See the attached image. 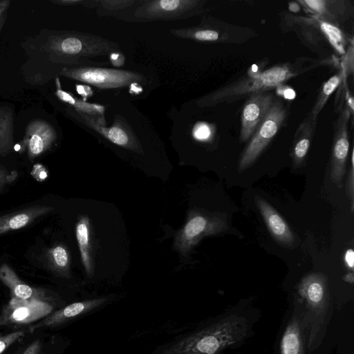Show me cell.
<instances>
[{
  "label": "cell",
  "instance_id": "obj_1",
  "mask_svg": "<svg viewBox=\"0 0 354 354\" xmlns=\"http://www.w3.org/2000/svg\"><path fill=\"white\" fill-rule=\"evenodd\" d=\"M261 316V309L253 300L241 299L157 346L149 354H242Z\"/></svg>",
  "mask_w": 354,
  "mask_h": 354
},
{
  "label": "cell",
  "instance_id": "obj_2",
  "mask_svg": "<svg viewBox=\"0 0 354 354\" xmlns=\"http://www.w3.org/2000/svg\"><path fill=\"white\" fill-rule=\"evenodd\" d=\"M41 32L38 51L44 53L50 62L64 67L106 65L89 60L119 52L118 43L98 35L76 31H50Z\"/></svg>",
  "mask_w": 354,
  "mask_h": 354
},
{
  "label": "cell",
  "instance_id": "obj_3",
  "mask_svg": "<svg viewBox=\"0 0 354 354\" xmlns=\"http://www.w3.org/2000/svg\"><path fill=\"white\" fill-rule=\"evenodd\" d=\"M294 75L287 66H274L214 91L198 99L196 104L199 107H208L230 103L244 96L278 87Z\"/></svg>",
  "mask_w": 354,
  "mask_h": 354
},
{
  "label": "cell",
  "instance_id": "obj_4",
  "mask_svg": "<svg viewBox=\"0 0 354 354\" xmlns=\"http://www.w3.org/2000/svg\"><path fill=\"white\" fill-rule=\"evenodd\" d=\"M227 229V220L221 214L193 209L176 234L174 247L183 255H187L203 237L217 235Z\"/></svg>",
  "mask_w": 354,
  "mask_h": 354
},
{
  "label": "cell",
  "instance_id": "obj_5",
  "mask_svg": "<svg viewBox=\"0 0 354 354\" xmlns=\"http://www.w3.org/2000/svg\"><path fill=\"white\" fill-rule=\"evenodd\" d=\"M204 3L200 0H141L131 14L118 18L136 22L183 19L199 13Z\"/></svg>",
  "mask_w": 354,
  "mask_h": 354
},
{
  "label": "cell",
  "instance_id": "obj_6",
  "mask_svg": "<svg viewBox=\"0 0 354 354\" xmlns=\"http://www.w3.org/2000/svg\"><path fill=\"white\" fill-rule=\"evenodd\" d=\"M59 74L101 89L120 88L133 84H145L147 82V77L137 71L98 66L64 67L59 71Z\"/></svg>",
  "mask_w": 354,
  "mask_h": 354
},
{
  "label": "cell",
  "instance_id": "obj_7",
  "mask_svg": "<svg viewBox=\"0 0 354 354\" xmlns=\"http://www.w3.org/2000/svg\"><path fill=\"white\" fill-rule=\"evenodd\" d=\"M286 116V111L281 102L274 100L243 151L239 162V171L245 170L257 160L275 136Z\"/></svg>",
  "mask_w": 354,
  "mask_h": 354
},
{
  "label": "cell",
  "instance_id": "obj_8",
  "mask_svg": "<svg viewBox=\"0 0 354 354\" xmlns=\"http://www.w3.org/2000/svg\"><path fill=\"white\" fill-rule=\"evenodd\" d=\"M273 354H309L306 326L298 310L290 305L275 335Z\"/></svg>",
  "mask_w": 354,
  "mask_h": 354
},
{
  "label": "cell",
  "instance_id": "obj_9",
  "mask_svg": "<svg viewBox=\"0 0 354 354\" xmlns=\"http://www.w3.org/2000/svg\"><path fill=\"white\" fill-rule=\"evenodd\" d=\"M350 115L351 111L346 106L339 113L334 127L330 178L339 187H341L346 173V162L349 151L348 124Z\"/></svg>",
  "mask_w": 354,
  "mask_h": 354
},
{
  "label": "cell",
  "instance_id": "obj_10",
  "mask_svg": "<svg viewBox=\"0 0 354 354\" xmlns=\"http://www.w3.org/2000/svg\"><path fill=\"white\" fill-rule=\"evenodd\" d=\"M53 310V306L41 298H12L0 315V326L28 324L49 315Z\"/></svg>",
  "mask_w": 354,
  "mask_h": 354
},
{
  "label": "cell",
  "instance_id": "obj_11",
  "mask_svg": "<svg viewBox=\"0 0 354 354\" xmlns=\"http://www.w3.org/2000/svg\"><path fill=\"white\" fill-rule=\"evenodd\" d=\"M115 298V295H109L71 303L47 316L34 328L58 326L89 315L104 308L113 301Z\"/></svg>",
  "mask_w": 354,
  "mask_h": 354
},
{
  "label": "cell",
  "instance_id": "obj_12",
  "mask_svg": "<svg viewBox=\"0 0 354 354\" xmlns=\"http://www.w3.org/2000/svg\"><path fill=\"white\" fill-rule=\"evenodd\" d=\"M274 101L273 95L268 91L256 93L249 97L241 113V141L245 142L252 137Z\"/></svg>",
  "mask_w": 354,
  "mask_h": 354
},
{
  "label": "cell",
  "instance_id": "obj_13",
  "mask_svg": "<svg viewBox=\"0 0 354 354\" xmlns=\"http://www.w3.org/2000/svg\"><path fill=\"white\" fill-rule=\"evenodd\" d=\"M57 138V132L51 124L35 119L26 125L21 143L28 158L34 160L49 150Z\"/></svg>",
  "mask_w": 354,
  "mask_h": 354
},
{
  "label": "cell",
  "instance_id": "obj_14",
  "mask_svg": "<svg viewBox=\"0 0 354 354\" xmlns=\"http://www.w3.org/2000/svg\"><path fill=\"white\" fill-rule=\"evenodd\" d=\"M254 201L270 234L281 244L292 247L295 236L280 214L263 198L255 196Z\"/></svg>",
  "mask_w": 354,
  "mask_h": 354
},
{
  "label": "cell",
  "instance_id": "obj_15",
  "mask_svg": "<svg viewBox=\"0 0 354 354\" xmlns=\"http://www.w3.org/2000/svg\"><path fill=\"white\" fill-rule=\"evenodd\" d=\"M53 210L51 206L34 205L0 216V234L23 228Z\"/></svg>",
  "mask_w": 354,
  "mask_h": 354
},
{
  "label": "cell",
  "instance_id": "obj_16",
  "mask_svg": "<svg viewBox=\"0 0 354 354\" xmlns=\"http://www.w3.org/2000/svg\"><path fill=\"white\" fill-rule=\"evenodd\" d=\"M77 241L81 259L86 275L91 278L94 274L93 241L90 219L81 216L75 227Z\"/></svg>",
  "mask_w": 354,
  "mask_h": 354
},
{
  "label": "cell",
  "instance_id": "obj_17",
  "mask_svg": "<svg viewBox=\"0 0 354 354\" xmlns=\"http://www.w3.org/2000/svg\"><path fill=\"white\" fill-rule=\"evenodd\" d=\"M316 124L317 121L307 115L296 131L292 152V165L295 168L299 167L306 156L315 133Z\"/></svg>",
  "mask_w": 354,
  "mask_h": 354
},
{
  "label": "cell",
  "instance_id": "obj_18",
  "mask_svg": "<svg viewBox=\"0 0 354 354\" xmlns=\"http://www.w3.org/2000/svg\"><path fill=\"white\" fill-rule=\"evenodd\" d=\"M0 280L9 288L12 298L21 300L41 298L39 293L19 279L6 263L0 266Z\"/></svg>",
  "mask_w": 354,
  "mask_h": 354
},
{
  "label": "cell",
  "instance_id": "obj_19",
  "mask_svg": "<svg viewBox=\"0 0 354 354\" xmlns=\"http://www.w3.org/2000/svg\"><path fill=\"white\" fill-rule=\"evenodd\" d=\"M14 113L8 106H0V156L8 155L12 149Z\"/></svg>",
  "mask_w": 354,
  "mask_h": 354
},
{
  "label": "cell",
  "instance_id": "obj_20",
  "mask_svg": "<svg viewBox=\"0 0 354 354\" xmlns=\"http://www.w3.org/2000/svg\"><path fill=\"white\" fill-rule=\"evenodd\" d=\"M138 0H97L84 1L83 5L90 8H97L100 16H115L119 11L136 6L140 3Z\"/></svg>",
  "mask_w": 354,
  "mask_h": 354
},
{
  "label": "cell",
  "instance_id": "obj_21",
  "mask_svg": "<svg viewBox=\"0 0 354 354\" xmlns=\"http://www.w3.org/2000/svg\"><path fill=\"white\" fill-rule=\"evenodd\" d=\"M97 131L115 145L133 151H140L139 145L134 137L124 127L115 125L106 128L102 125L97 129Z\"/></svg>",
  "mask_w": 354,
  "mask_h": 354
},
{
  "label": "cell",
  "instance_id": "obj_22",
  "mask_svg": "<svg viewBox=\"0 0 354 354\" xmlns=\"http://www.w3.org/2000/svg\"><path fill=\"white\" fill-rule=\"evenodd\" d=\"M170 32L179 38L192 39L201 41H215L220 39V33L206 26L196 27L175 28Z\"/></svg>",
  "mask_w": 354,
  "mask_h": 354
},
{
  "label": "cell",
  "instance_id": "obj_23",
  "mask_svg": "<svg viewBox=\"0 0 354 354\" xmlns=\"http://www.w3.org/2000/svg\"><path fill=\"white\" fill-rule=\"evenodd\" d=\"M343 79V74L338 73L328 80L322 86L320 91L316 98V101L308 114V116L313 120L317 121V117L330 94L340 84Z\"/></svg>",
  "mask_w": 354,
  "mask_h": 354
},
{
  "label": "cell",
  "instance_id": "obj_24",
  "mask_svg": "<svg viewBox=\"0 0 354 354\" xmlns=\"http://www.w3.org/2000/svg\"><path fill=\"white\" fill-rule=\"evenodd\" d=\"M47 258L50 267L56 272L64 276L69 273L70 257L64 246L58 245L50 248L47 252Z\"/></svg>",
  "mask_w": 354,
  "mask_h": 354
},
{
  "label": "cell",
  "instance_id": "obj_25",
  "mask_svg": "<svg viewBox=\"0 0 354 354\" xmlns=\"http://www.w3.org/2000/svg\"><path fill=\"white\" fill-rule=\"evenodd\" d=\"M320 27L333 46L340 53H344V39L342 32L336 26L326 21H320Z\"/></svg>",
  "mask_w": 354,
  "mask_h": 354
},
{
  "label": "cell",
  "instance_id": "obj_26",
  "mask_svg": "<svg viewBox=\"0 0 354 354\" xmlns=\"http://www.w3.org/2000/svg\"><path fill=\"white\" fill-rule=\"evenodd\" d=\"M24 330H17L0 335V354H2L11 344L25 335Z\"/></svg>",
  "mask_w": 354,
  "mask_h": 354
},
{
  "label": "cell",
  "instance_id": "obj_27",
  "mask_svg": "<svg viewBox=\"0 0 354 354\" xmlns=\"http://www.w3.org/2000/svg\"><path fill=\"white\" fill-rule=\"evenodd\" d=\"M334 350L335 354H354V335L342 339Z\"/></svg>",
  "mask_w": 354,
  "mask_h": 354
},
{
  "label": "cell",
  "instance_id": "obj_28",
  "mask_svg": "<svg viewBox=\"0 0 354 354\" xmlns=\"http://www.w3.org/2000/svg\"><path fill=\"white\" fill-rule=\"evenodd\" d=\"M18 173L15 170L8 171L0 165V192L7 185L12 183L17 178Z\"/></svg>",
  "mask_w": 354,
  "mask_h": 354
},
{
  "label": "cell",
  "instance_id": "obj_29",
  "mask_svg": "<svg viewBox=\"0 0 354 354\" xmlns=\"http://www.w3.org/2000/svg\"><path fill=\"white\" fill-rule=\"evenodd\" d=\"M354 168H353V150L351 153V166L346 183V191L351 203V211L353 212L354 207Z\"/></svg>",
  "mask_w": 354,
  "mask_h": 354
},
{
  "label": "cell",
  "instance_id": "obj_30",
  "mask_svg": "<svg viewBox=\"0 0 354 354\" xmlns=\"http://www.w3.org/2000/svg\"><path fill=\"white\" fill-rule=\"evenodd\" d=\"M210 129L205 124H198L194 129V136L198 140H205L210 136Z\"/></svg>",
  "mask_w": 354,
  "mask_h": 354
},
{
  "label": "cell",
  "instance_id": "obj_31",
  "mask_svg": "<svg viewBox=\"0 0 354 354\" xmlns=\"http://www.w3.org/2000/svg\"><path fill=\"white\" fill-rule=\"evenodd\" d=\"M10 3V0H0V31L4 24Z\"/></svg>",
  "mask_w": 354,
  "mask_h": 354
},
{
  "label": "cell",
  "instance_id": "obj_32",
  "mask_svg": "<svg viewBox=\"0 0 354 354\" xmlns=\"http://www.w3.org/2000/svg\"><path fill=\"white\" fill-rule=\"evenodd\" d=\"M344 261L347 267L353 272L354 264V252L352 248H350L346 251L344 254Z\"/></svg>",
  "mask_w": 354,
  "mask_h": 354
},
{
  "label": "cell",
  "instance_id": "obj_33",
  "mask_svg": "<svg viewBox=\"0 0 354 354\" xmlns=\"http://www.w3.org/2000/svg\"><path fill=\"white\" fill-rule=\"evenodd\" d=\"M110 60L112 62L113 64L118 66L124 64V55L119 52H115L110 55Z\"/></svg>",
  "mask_w": 354,
  "mask_h": 354
},
{
  "label": "cell",
  "instance_id": "obj_34",
  "mask_svg": "<svg viewBox=\"0 0 354 354\" xmlns=\"http://www.w3.org/2000/svg\"><path fill=\"white\" fill-rule=\"evenodd\" d=\"M39 348L40 341L37 339L26 348L23 354H37Z\"/></svg>",
  "mask_w": 354,
  "mask_h": 354
},
{
  "label": "cell",
  "instance_id": "obj_35",
  "mask_svg": "<svg viewBox=\"0 0 354 354\" xmlns=\"http://www.w3.org/2000/svg\"><path fill=\"white\" fill-rule=\"evenodd\" d=\"M50 2L59 6H73L83 4L84 0H50Z\"/></svg>",
  "mask_w": 354,
  "mask_h": 354
},
{
  "label": "cell",
  "instance_id": "obj_36",
  "mask_svg": "<svg viewBox=\"0 0 354 354\" xmlns=\"http://www.w3.org/2000/svg\"><path fill=\"white\" fill-rule=\"evenodd\" d=\"M76 88L77 91L80 93V95H82L84 97H87L92 95V91L90 89L88 86L83 85H77Z\"/></svg>",
  "mask_w": 354,
  "mask_h": 354
},
{
  "label": "cell",
  "instance_id": "obj_37",
  "mask_svg": "<svg viewBox=\"0 0 354 354\" xmlns=\"http://www.w3.org/2000/svg\"><path fill=\"white\" fill-rule=\"evenodd\" d=\"M342 279L344 282L348 283V285L353 286V281H354L353 272H348V273L344 274L342 277Z\"/></svg>",
  "mask_w": 354,
  "mask_h": 354
},
{
  "label": "cell",
  "instance_id": "obj_38",
  "mask_svg": "<svg viewBox=\"0 0 354 354\" xmlns=\"http://www.w3.org/2000/svg\"><path fill=\"white\" fill-rule=\"evenodd\" d=\"M281 95H283L285 98L291 100L295 97V93L292 88H286Z\"/></svg>",
  "mask_w": 354,
  "mask_h": 354
}]
</instances>
